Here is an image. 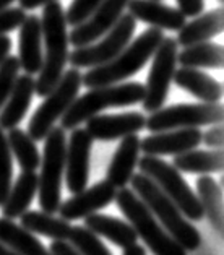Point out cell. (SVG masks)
<instances>
[{"instance_id":"1","label":"cell","mask_w":224,"mask_h":255,"mask_svg":"<svg viewBox=\"0 0 224 255\" xmlns=\"http://www.w3.org/2000/svg\"><path fill=\"white\" fill-rule=\"evenodd\" d=\"M41 29L44 49H42V67L37 73L34 93L44 98L64 75L70 54L65 11L57 0L44 5Z\"/></svg>"},{"instance_id":"2","label":"cell","mask_w":224,"mask_h":255,"mask_svg":"<svg viewBox=\"0 0 224 255\" xmlns=\"http://www.w3.org/2000/svg\"><path fill=\"white\" fill-rule=\"evenodd\" d=\"M164 39L163 29L148 28L136 39L130 41L127 47L122 49L114 59L103 65L93 67L86 73H82V83L86 88H98L104 85L120 83L123 80L133 77L145 67L154 51Z\"/></svg>"},{"instance_id":"3","label":"cell","mask_w":224,"mask_h":255,"mask_svg":"<svg viewBox=\"0 0 224 255\" xmlns=\"http://www.w3.org/2000/svg\"><path fill=\"white\" fill-rule=\"evenodd\" d=\"M128 184L159 221V225L164 228V231L176 239L187 252H194L200 247L202 236L198 229L190 225V221L182 215L177 205L151 179L140 172L133 174Z\"/></svg>"},{"instance_id":"4","label":"cell","mask_w":224,"mask_h":255,"mask_svg":"<svg viewBox=\"0 0 224 255\" xmlns=\"http://www.w3.org/2000/svg\"><path fill=\"white\" fill-rule=\"evenodd\" d=\"M143 96H145V85L136 82L91 88L86 95L80 98L77 96L67 113L60 117V127L64 130H73L104 109L135 106L143 101Z\"/></svg>"},{"instance_id":"5","label":"cell","mask_w":224,"mask_h":255,"mask_svg":"<svg viewBox=\"0 0 224 255\" xmlns=\"http://www.w3.org/2000/svg\"><path fill=\"white\" fill-rule=\"evenodd\" d=\"M114 202L133 226L138 239L145 242L154 255H187L185 249L164 231V228L132 189H117Z\"/></svg>"},{"instance_id":"6","label":"cell","mask_w":224,"mask_h":255,"mask_svg":"<svg viewBox=\"0 0 224 255\" xmlns=\"http://www.w3.org/2000/svg\"><path fill=\"white\" fill-rule=\"evenodd\" d=\"M44 153L41 158V174L37 176V192H39L41 210L46 213H57L62 203L60 190L65 171V150L67 136L62 127H52L46 135Z\"/></svg>"},{"instance_id":"7","label":"cell","mask_w":224,"mask_h":255,"mask_svg":"<svg viewBox=\"0 0 224 255\" xmlns=\"http://www.w3.org/2000/svg\"><path fill=\"white\" fill-rule=\"evenodd\" d=\"M136 166L140 172L148 176L171 200L177 205L185 218L192 221H200L203 218L202 203L190 185L185 182L180 171H177L172 164L166 163L158 156H145L138 158Z\"/></svg>"},{"instance_id":"8","label":"cell","mask_w":224,"mask_h":255,"mask_svg":"<svg viewBox=\"0 0 224 255\" xmlns=\"http://www.w3.org/2000/svg\"><path fill=\"white\" fill-rule=\"evenodd\" d=\"M82 73L78 68H70L64 72V75L57 82V85L44 96L46 99L34 111L28 122V133L34 141L44 140L46 135L51 132L62 116L67 113L72 103L77 99L82 90Z\"/></svg>"},{"instance_id":"9","label":"cell","mask_w":224,"mask_h":255,"mask_svg":"<svg viewBox=\"0 0 224 255\" xmlns=\"http://www.w3.org/2000/svg\"><path fill=\"white\" fill-rule=\"evenodd\" d=\"M224 108L221 103H198V104H174L161 108L146 117L145 128L149 132H163L172 128L205 127L223 124Z\"/></svg>"},{"instance_id":"10","label":"cell","mask_w":224,"mask_h":255,"mask_svg":"<svg viewBox=\"0 0 224 255\" xmlns=\"http://www.w3.org/2000/svg\"><path fill=\"white\" fill-rule=\"evenodd\" d=\"M135 28L136 20L127 11L103 36L99 42L83 47H75L68 54V64H72L75 68H93L106 64V62L114 59L119 52H122L123 47L128 46V42L133 38Z\"/></svg>"},{"instance_id":"11","label":"cell","mask_w":224,"mask_h":255,"mask_svg":"<svg viewBox=\"0 0 224 255\" xmlns=\"http://www.w3.org/2000/svg\"><path fill=\"white\" fill-rule=\"evenodd\" d=\"M177 52L179 46L176 39L164 36L151 57L153 62L145 85V96L141 101L145 113H154L164 106L171 90L174 72L177 68Z\"/></svg>"},{"instance_id":"12","label":"cell","mask_w":224,"mask_h":255,"mask_svg":"<svg viewBox=\"0 0 224 255\" xmlns=\"http://www.w3.org/2000/svg\"><path fill=\"white\" fill-rule=\"evenodd\" d=\"M128 0H103L93 13L68 33V44L83 47L101 39L125 13Z\"/></svg>"},{"instance_id":"13","label":"cell","mask_w":224,"mask_h":255,"mask_svg":"<svg viewBox=\"0 0 224 255\" xmlns=\"http://www.w3.org/2000/svg\"><path fill=\"white\" fill-rule=\"evenodd\" d=\"M93 136L86 128H73L65 150V182L72 194L88 187L90 179V156L93 148Z\"/></svg>"},{"instance_id":"14","label":"cell","mask_w":224,"mask_h":255,"mask_svg":"<svg viewBox=\"0 0 224 255\" xmlns=\"http://www.w3.org/2000/svg\"><path fill=\"white\" fill-rule=\"evenodd\" d=\"M202 133L203 132L198 127L153 132V135H148L140 141V151L148 156H176L200 145Z\"/></svg>"},{"instance_id":"15","label":"cell","mask_w":224,"mask_h":255,"mask_svg":"<svg viewBox=\"0 0 224 255\" xmlns=\"http://www.w3.org/2000/svg\"><path fill=\"white\" fill-rule=\"evenodd\" d=\"M146 116L141 113H122V114H96L86 121V132L93 140L114 141L123 136L138 133L145 128Z\"/></svg>"},{"instance_id":"16","label":"cell","mask_w":224,"mask_h":255,"mask_svg":"<svg viewBox=\"0 0 224 255\" xmlns=\"http://www.w3.org/2000/svg\"><path fill=\"white\" fill-rule=\"evenodd\" d=\"M115 194L117 189L109 180H101V182L95 184L90 189H83L82 192L73 194L72 198L60 203L57 211L64 220L75 221L109 207L114 202Z\"/></svg>"},{"instance_id":"17","label":"cell","mask_w":224,"mask_h":255,"mask_svg":"<svg viewBox=\"0 0 224 255\" xmlns=\"http://www.w3.org/2000/svg\"><path fill=\"white\" fill-rule=\"evenodd\" d=\"M127 8L136 21L159 29L179 31L187 21V16L179 8L161 3L159 0H128Z\"/></svg>"},{"instance_id":"18","label":"cell","mask_w":224,"mask_h":255,"mask_svg":"<svg viewBox=\"0 0 224 255\" xmlns=\"http://www.w3.org/2000/svg\"><path fill=\"white\" fill-rule=\"evenodd\" d=\"M20 68L28 75H37L42 67V29L41 18L36 15H26L20 24Z\"/></svg>"},{"instance_id":"19","label":"cell","mask_w":224,"mask_h":255,"mask_svg":"<svg viewBox=\"0 0 224 255\" xmlns=\"http://www.w3.org/2000/svg\"><path fill=\"white\" fill-rule=\"evenodd\" d=\"M34 88L36 78L33 75H28V73L18 75L8 99L0 109V128L10 130L18 127V124L24 119L31 101H33Z\"/></svg>"},{"instance_id":"20","label":"cell","mask_w":224,"mask_h":255,"mask_svg":"<svg viewBox=\"0 0 224 255\" xmlns=\"http://www.w3.org/2000/svg\"><path fill=\"white\" fill-rule=\"evenodd\" d=\"M140 141L141 138L136 133L127 135L120 138L119 146L112 156V161L108 167V179L115 189L127 187L130 179L133 176L140 158Z\"/></svg>"},{"instance_id":"21","label":"cell","mask_w":224,"mask_h":255,"mask_svg":"<svg viewBox=\"0 0 224 255\" xmlns=\"http://www.w3.org/2000/svg\"><path fill=\"white\" fill-rule=\"evenodd\" d=\"M172 82L179 88L190 93L192 96L200 99L202 103H220L223 99V85L216 82L208 73L202 72L200 68L180 67L176 68Z\"/></svg>"},{"instance_id":"22","label":"cell","mask_w":224,"mask_h":255,"mask_svg":"<svg viewBox=\"0 0 224 255\" xmlns=\"http://www.w3.org/2000/svg\"><path fill=\"white\" fill-rule=\"evenodd\" d=\"M224 29V10L223 7L213 8L207 13H200L194 16L192 21H185V24L179 29V36L176 38L177 46L187 47L198 42H205L213 39L215 36L221 34Z\"/></svg>"},{"instance_id":"23","label":"cell","mask_w":224,"mask_h":255,"mask_svg":"<svg viewBox=\"0 0 224 255\" xmlns=\"http://www.w3.org/2000/svg\"><path fill=\"white\" fill-rule=\"evenodd\" d=\"M85 226L96 236L106 238L112 244L119 246L122 249L132 246L138 241V236H136L135 229L130 223L120 221L117 218H112L108 215L91 213L85 216Z\"/></svg>"},{"instance_id":"24","label":"cell","mask_w":224,"mask_h":255,"mask_svg":"<svg viewBox=\"0 0 224 255\" xmlns=\"http://www.w3.org/2000/svg\"><path fill=\"white\" fill-rule=\"evenodd\" d=\"M37 184H39V179H37L36 171H21L15 184L11 185L3 205L0 207L3 218H8V220L20 218L29 208L34 195L37 194Z\"/></svg>"},{"instance_id":"25","label":"cell","mask_w":224,"mask_h":255,"mask_svg":"<svg viewBox=\"0 0 224 255\" xmlns=\"http://www.w3.org/2000/svg\"><path fill=\"white\" fill-rule=\"evenodd\" d=\"M197 197L202 203L203 216L208 218L210 225L216 233L223 236L224 231V213H223V189L216 180L203 174L197 179Z\"/></svg>"},{"instance_id":"26","label":"cell","mask_w":224,"mask_h":255,"mask_svg":"<svg viewBox=\"0 0 224 255\" xmlns=\"http://www.w3.org/2000/svg\"><path fill=\"white\" fill-rule=\"evenodd\" d=\"M0 242L18 255H52L33 233L21 225H15L13 220L8 218H0Z\"/></svg>"},{"instance_id":"27","label":"cell","mask_w":224,"mask_h":255,"mask_svg":"<svg viewBox=\"0 0 224 255\" xmlns=\"http://www.w3.org/2000/svg\"><path fill=\"white\" fill-rule=\"evenodd\" d=\"M21 226L29 233L39 234L52 241H67L72 231L70 221L64 218H55L46 211H29L26 210L20 216Z\"/></svg>"},{"instance_id":"28","label":"cell","mask_w":224,"mask_h":255,"mask_svg":"<svg viewBox=\"0 0 224 255\" xmlns=\"http://www.w3.org/2000/svg\"><path fill=\"white\" fill-rule=\"evenodd\" d=\"M172 166L180 172L190 174H211L221 172L224 166L223 150H189L174 156Z\"/></svg>"},{"instance_id":"29","label":"cell","mask_w":224,"mask_h":255,"mask_svg":"<svg viewBox=\"0 0 224 255\" xmlns=\"http://www.w3.org/2000/svg\"><path fill=\"white\" fill-rule=\"evenodd\" d=\"M177 64H180V67L194 68H223L224 49L221 44L210 41L187 46L177 52Z\"/></svg>"},{"instance_id":"30","label":"cell","mask_w":224,"mask_h":255,"mask_svg":"<svg viewBox=\"0 0 224 255\" xmlns=\"http://www.w3.org/2000/svg\"><path fill=\"white\" fill-rule=\"evenodd\" d=\"M7 141L11 154L16 158L21 171H37L41 166V154L37 151L36 141L24 130L13 127L8 130Z\"/></svg>"},{"instance_id":"31","label":"cell","mask_w":224,"mask_h":255,"mask_svg":"<svg viewBox=\"0 0 224 255\" xmlns=\"http://www.w3.org/2000/svg\"><path fill=\"white\" fill-rule=\"evenodd\" d=\"M67 241L80 255H112L109 249L101 242L99 236L90 231L86 226H72Z\"/></svg>"},{"instance_id":"32","label":"cell","mask_w":224,"mask_h":255,"mask_svg":"<svg viewBox=\"0 0 224 255\" xmlns=\"http://www.w3.org/2000/svg\"><path fill=\"white\" fill-rule=\"evenodd\" d=\"M11 177H13L11 151L7 141V135H5L3 128H0V207L3 205L11 189Z\"/></svg>"},{"instance_id":"33","label":"cell","mask_w":224,"mask_h":255,"mask_svg":"<svg viewBox=\"0 0 224 255\" xmlns=\"http://www.w3.org/2000/svg\"><path fill=\"white\" fill-rule=\"evenodd\" d=\"M18 75H20V60L15 55H8L0 64V109L8 99Z\"/></svg>"},{"instance_id":"34","label":"cell","mask_w":224,"mask_h":255,"mask_svg":"<svg viewBox=\"0 0 224 255\" xmlns=\"http://www.w3.org/2000/svg\"><path fill=\"white\" fill-rule=\"evenodd\" d=\"M103 0H73L70 3V7L65 11V20L67 24H72V26H77L82 21H85L88 18L93 10H95Z\"/></svg>"},{"instance_id":"35","label":"cell","mask_w":224,"mask_h":255,"mask_svg":"<svg viewBox=\"0 0 224 255\" xmlns=\"http://www.w3.org/2000/svg\"><path fill=\"white\" fill-rule=\"evenodd\" d=\"M24 18H26V13H24L23 8L8 7L0 11V36L8 34L13 29L20 28Z\"/></svg>"},{"instance_id":"36","label":"cell","mask_w":224,"mask_h":255,"mask_svg":"<svg viewBox=\"0 0 224 255\" xmlns=\"http://www.w3.org/2000/svg\"><path fill=\"white\" fill-rule=\"evenodd\" d=\"M202 143H205L211 150H223V145H224L223 124H213L207 132L202 133Z\"/></svg>"},{"instance_id":"37","label":"cell","mask_w":224,"mask_h":255,"mask_svg":"<svg viewBox=\"0 0 224 255\" xmlns=\"http://www.w3.org/2000/svg\"><path fill=\"white\" fill-rule=\"evenodd\" d=\"M179 10L182 11L185 16H197L203 13L205 10V0H177Z\"/></svg>"},{"instance_id":"38","label":"cell","mask_w":224,"mask_h":255,"mask_svg":"<svg viewBox=\"0 0 224 255\" xmlns=\"http://www.w3.org/2000/svg\"><path fill=\"white\" fill-rule=\"evenodd\" d=\"M49 252L52 255H80L70 244H68V241H52L51 251Z\"/></svg>"},{"instance_id":"39","label":"cell","mask_w":224,"mask_h":255,"mask_svg":"<svg viewBox=\"0 0 224 255\" xmlns=\"http://www.w3.org/2000/svg\"><path fill=\"white\" fill-rule=\"evenodd\" d=\"M11 51V39L8 36H0V64L10 55Z\"/></svg>"},{"instance_id":"40","label":"cell","mask_w":224,"mask_h":255,"mask_svg":"<svg viewBox=\"0 0 224 255\" xmlns=\"http://www.w3.org/2000/svg\"><path fill=\"white\" fill-rule=\"evenodd\" d=\"M18 2H20V8L26 11V10H34L37 7H44L46 3L54 2V0H18Z\"/></svg>"},{"instance_id":"41","label":"cell","mask_w":224,"mask_h":255,"mask_svg":"<svg viewBox=\"0 0 224 255\" xmlns=\"http://www.w3.org/2000/svg\"><path fill=\"white\" fill-rule=\"evenodd\" d=\"M123 255H146V251L135 242V244L123 249Z\"/></svg>"},{"instance_id":"42","label":"cell","mask_w":224,"mask_h":255,"mask_svg":"<svg viewBox=\"0 0 224 255\" xmlns=\"http://www.w3.org/2000/svg\"><path fill=\"white\" fill-rule=\"evenodd\" d=\"M0 255H18V254L15 251H11L8 246H5L0 242Z\"/></svg>"},{"instance_id":"43","label":"cell","mask_w":224,"mask_h":255,"mask_svg":"<svg viewBox=\"0 0 224 255\" xmlns=\"http://www.w3.org/2000/svg\"><path fill=\"white\" fill-rule=\"evenodd\" d=\"M13 2H15V0H0V11L5 10V8H8Z\"/></svg>"},{"instance_id":"44","label":"cell","mask_w":224,"mask_h":255,"mask_svg":"<svg viewBox=\"0 0 224 255\" xmlns=\"http://www.w3.org/2000/svg\"><path fill=\"white\" fill-rule=\"evenodd\" d=\"M218 2H220V3H223V0H218Z\"/></svg>"},{"instance_id":"45","label":"cell","mask_w":224,"mask_h":255,"mask_svg":"<svg viewBox=\"0 0 224 255\" xmlns=\"http://www.w3.org/2000/svg\"><path fill=\"white\" fill-rule=\"evenodd\" d=\"M159 2H161V0H159Z\"/></svg>"}]
</instances>
